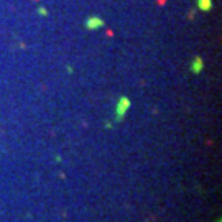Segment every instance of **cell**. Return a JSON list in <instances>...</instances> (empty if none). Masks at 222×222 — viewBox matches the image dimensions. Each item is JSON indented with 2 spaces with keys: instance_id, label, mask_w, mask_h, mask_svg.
<instances>
[{
  "instance_id": "obj_1",
  "label": "cell",
  "mask_w": 222,
  "mask_h": 222,
  "mask_svg": "<svg viewBox=\"0 0 222 222\" xmlns=\"http://www.w3.org/2000/svg\"><path fill=\"white\" fill-rule=\"evenodd\" d=\"M130 105H132V102H130V99H128L127 96H123V97L119 99L117 107H115V120L117 122H120L122 119L125 117V114H127V110L130 109Z\"/></svg>"
},
{
  "instance_id": "obj_2",
  "label": "cell",
  "mask_w": 222,
  "mask_h": 222,
  "mask_svg": "<svg viewBox=\"0 0 222 222\" xmlns=\"http://www.w3.org/2000/svg\"><path fill=\"white\" fill-rule=\"evenodd\" d=\"M104 25H105V21L97 15L87 17L86 21H84V26H86V30H89V31H96V30H99V28H102Z\"/></svg>"
},
{
  "instance_id": "obj_3",
  "label": "cell",
  "mask_w": 222,
  "mask_h": 222,
  "mask_svg": "<svg viewBox=\"0 0 222 222\" xmlns=\"http://www.w3.org/2000/svg\"><path fill=\"white\" fill-rule=\"evenodd\" d=\"M202 69H204V61H202L201 56H196L189 64V71L192 74H199V72H202Z\"/></svg>"
},
{
  "instance_id": "obj_4",
  "label": "cell",
  "mask_w": 222,
  "mask_h": 222,
  "mask_svg": "<svg viewBox=\"0 0 222 222\" xmlns=\"http://www.w3.org/2000/svg\"><path fill=\"white\" fill-rule=\"evenodd\" d=\"M197 10L201 12H211L212 10V0H196Z\"/></svg>"
},
{
  "instance_id": "obj_5",
  "label": "cell",
  "mask_w": 222,
  "mask_h": 222,
  "mask_svg": "<svg viewBox=\"0 0 222 222\" xmlns=\"http://www.w3.org/2000/svg\"><path fill=\"white\" fill-rule=\"evenodd\" d=\"M38 13H40L41 17H46L48 15V10H46L45 7H40V8H38Z\"/></svg>"
}]
</instances>
